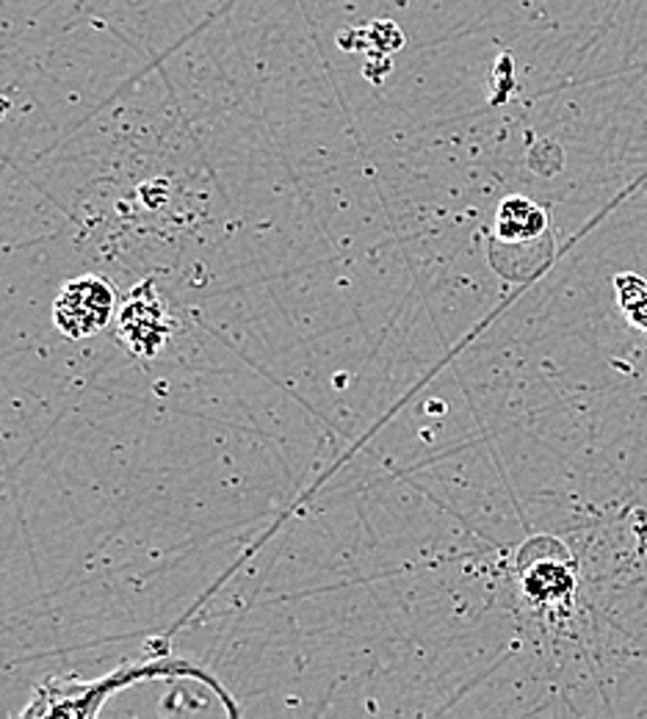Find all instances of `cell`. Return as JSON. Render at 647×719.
Wrapping results in <instances>:
<instances>
[{
  "mask_svg": "<svg viewBox=\"0 0 647 719\" xmlns=\"http://www.w3.org/2000/svg\"><path fill=\"white\" fill-rule=\"evenodd\" d=\"M175 678H195L211 687L219 695L221 703L227 706L232 717L238 715V706L232 703L230 692L216 681L208 670H202L195 661L178 659V656L158 653L152 659L141 661V665L119 667V670L108 672L98 681H48L33 692L31 703L22 709V717H76L87 719L94 717L113 692L136 687L145 681H175Z\"/></svg>",
  "mask_w": 647,
  "mask_h": 719,
  "instance_id": "6da1fadb",
  "label": "cell"
},
{
  "mask_svg": "<svg viewBox=\"0 0 647 719\" xmlns=\"http://www.w3.org/2000/svg\"><path fill=\"white\" fill-rule=\"evenodd\" d=\"M6 114H9V100H6L3 94H0V120H3Z\"/></svg>",
  "mask_w": 647,
  "mask_h": 719,
  "instance_id": "52a82bcc",
  "label": "cell"
},
{
  "mask_svg": "<svg viewBox=\"0 0 647 719\" xmlns=\"http://www.w3.org/2000/svg\"><path fill=\"white\" fill-rule=\"evenodd\" d=\"M570 587L573 579L561 565L559 568H556V565H550V568H535L531 573H526V592H529L531 598L543 600V603H550V600H559L561 596H567Z\"/></svg>",
  "mask_w": 647,
  "mask_h": 719,
  "instance_id": "8992f818",
  "label": "cell"
},
{
  "mask_svg": "<svg viewBox=\"0 0 647 719\" xmlns=\"http://www.w3.org/2000/svg\"><path fill=\"white\" fill-rule=\"evenodd\" d=\"M351 33V42H340V48L346 50H366L371 59H388L390 53L401 50L405 44V33L396 22L390 20H379L371 22L368 28H357Z\"/></svg>",
  "mask_w": 647,
  "mask_h": 719,
  "instance_id": "5b68a950",
  "label": "cell"
},
{
  "mask_svg": "<svg viewBox=\"0 0 647 719\" xmlns=\"http://www.w3.org/2000/svg\"><path fill=\"white\" fill-rule=\"evenodd\" d=\"M117 291L103 277H76L59 291L53 302V324L61 336L83 341L103 332L117 316Z\"/></svg>",
  "mask_w": 647,
  "mask_h": 719,
  "instance_id": "7a4b0ae2",
  "label": "cell"
},
{
  "mask_svg": "<svg viewBox=\"0 0 647 719\" xmlns=\"http://www.w3.org/2000/svg\"><path fill=\"white\" fill-rule=\"evenodd\" d=\"M175 332L172 316L167 304L158 297L152 280H145L128 293L117 310V338L125 352L133 358L150 360L167 347L169 336Z\"/></svg>",
  "mask_w": 647,
  "mask_h": 719,
  "instance_id": "3957f363",
  "label": "cell"
},
{
  "mask_svg": "<svg viewBox=\"0 0 647 719\" xmlns=\"http://www.w3.org/2000/svg\"><path fill=\"white\" fill-rule=\"evenodd\" d=\"M548 217L526 197H509L498 208V236L504 241H531L543 236Z\"/></svg>",
  "mask_w": 647,
  "mask_h": 719,
  "instance_id": "277c9868",
  "label": "cell"
}]
</instances>
